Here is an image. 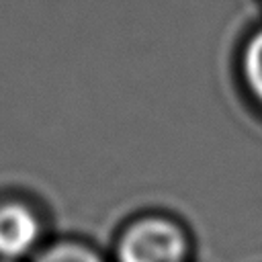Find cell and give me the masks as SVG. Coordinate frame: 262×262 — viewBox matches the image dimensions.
Instances as JSON below:
<instances>
[{
	"label": "cell",
	"instance_id": "5",
	"mask_svg": "<svg viewBox=\"0 0 262 262\" xmlns=\"http://www.w3.org/2000/svg\"><path fill=\"white\" fill-rule=\"evenodd\" d=\"M0 262H6V260H0Z\"/></svg>",
	"mask_w": 262,
	"mask_h": 262
},
{
	"label": "cell",
	"instance_id": "1",
	"mask_svg": "<svg viewBox=\"0 0 262 262\" xmlns=\"http://www.w3.org/2000/svg\"><path fill=\"white\" fill-rule=\"evenodd\" d=\"M192 242L176 219L145 215L123 227L115 262H190Z\"/></svg>",
	"mask_w": 262,
	"mask_h": 262
},
{
	"label": "cell",
	"instance_id": "2",
	"mask_svg": "<svg viewBox=\"0 0 262 262\" xmlns=\"http://www.w3.org/2000/svg\"><path fill=\"white\" fill-rule=\"evenodd\" d=\"M43 233L39 215L25 203L8 201L0 205V260L16 262L29 256Z\"/></svg>",
	"mask_w": 262,
	"mask_h": 262
},
{
	"label": "cell",
	"instance_id": "3",
	"mask_svg": "<svg viewBox=\"0 0 262 262\" xmlns=\"http://www.w3.org/2000/svg\"><path fill=\"white\" fill-rule=\"evenodd\" d=\"M239 70L248 96L262 111V29L256 31L246 43Z\"/></svg>",
	"mask_w": 262,
	"mask_h": 262
},
{
	"label": "cell",
	"instance_id": "4",
	"mask_svg": "<svg viewBox=\"0 0 262 262\" xmlns=\"http://www.w3.org/2000/svg\"><path fill=\"white\" fill-rule=\"evenodd\" d=\"M35 262H104V258L88 244L63 239L45 248Z\"/></svg>",
	"mask_w": 262,
	"mask_h": 262
}]
</instances>
